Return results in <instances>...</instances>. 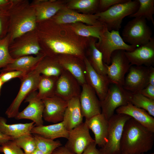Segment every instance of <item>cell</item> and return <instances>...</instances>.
<instances>
[{
	"instance_id": "45",
	"label": "cell",
	"mask_w": 154,
	"mask_h": 154,
	"mask_svg": "<svg viewBox=\"0 0 154 154\" xmlns=\"http://www.w3.org/2000/svg\"><path fill=\"white\" fill-rule=\"evenodd\" d=\"M13 0H0V11H6L11 7Z\"/></svg>"
},
{
	"instance_id": "4",
	"label": "cell",
	"mask_w": 154,
	"mask_h": 154,
	"mask_svg": "<svg viewBox=\"0 0 154 154\" xmlns=\"http://www.w3.org/2000/svg\"><path fill=\"white\" fill-rule=\"evenodd\" d=\"M139 5L137 0H128L125 2L114 5L104 11L95 14L99 17L98 20L109 31H119L121 27L123 19L135 13Z\"/></svg>"
},
{
	"instance_id": "19",
	"label": "cell",
	"mask_w": 154,
	"mask_h": 154,
	"mask_svg": "<svg viewBox=\"0 0 154 154\" xmlns=\"http://www.w3.org/2000/svg\"><path fill=\"white\" fill-rule=\"evenodd\" d=\"M125 54L131 66H153L154 64V38L147 43L136 47Z\"/></svg>"
},
{
	"instance_id": "32",
	"label": "cell",
	"mask_w": 154,
	"mask_h": 154,
	"mask_svg": "<svg viewBox=\"0 0 154 154\" xmlns=\"http://www.w3.org/2000/svg\"><path fill=\"white\" fill-rule=\"evenodd\" d=\"M71 30L78 36L84 38L93 37L101 39L100 35L104 25H90L81 22L67 24Z\"/></svg>"
},
{
	"instance_id": "46",
	"label": "cell",
	"mask_w": 154,
	"mask_h": 154,
	"mask_svg": "<svg viewBox=\"0 0 154 154\" xmlns=\"http://www.w3.org/2000/svg\"><path fill=\"white\" fill-rule=\"evenodd\" d=\"M51 154H75L66 147L62 145L55 149Z\"/></svg>"
},
{
	"instance_id": "37",
	"label": "cell",
	"mask_w": 154,
	"mask_h": 154,
	"mask_svg": "<svg viewBox=\"0 0 154 154\" xmlns=\"http://www.w3.org/2000/svg\"><path fill=\"white\" fill-rule=\"evenodd\" d=\"M10 43V38L8 34L4 38L0 39V68L5 67L15 60L9 52Z\"/></svg>"
},
{
	"instance_id": "36",
	"label": "cell",
	"mask_w": 154,
	"mask_h": 154,
	"mask_svg": "<svg viewBox=\"0 0 154 154\" xmlns=\"http://www.w3.org/2000/svg\"><path fill=\"white\" fill-rule=\"evenodd\" d=\"M37 149L45 154H51L56 148L62 145L59 140L54 141L46 138L40 135L34 134Z\"/></svg>"
},
{
	"instance_id": "22",
	"label": "cell",
	"mask_w": 154,
	"mask_h": 154,
	"mask_svg": "<svg viewBox=\"0 0 154 154\" xmlns=\"http://www.w3.org/2000/svg\"><path fill=\"white\" fill-rule=\"evenodd\" d=\"M64 70L72 74L81 86L86 83V67L84 60L69 54H61L56 57Z\"/></svg>"
},
{
	"instance_id": "51",
	"label": "cell",
	"mask_w": 154,
	"mask_h": 154,
	"mask_svg": "<svg viewBox=\"0 0 154 154\" xmlns=\"http://www.w3.org/2000/svg\"><path fill=\"white\" fill-rule=\"evenodd\" d=\"M145 154V153H141V154ZM154 154V153H149V154Z\"/></svg>"
},
{
	"instance_id": "29",
	"label": "cell",
	"mask_w": 154,
	"mask_h": 154,
	"mask_svg": "<svg viewBox=\"0 0 154 154\" xmlns=\"http://www.w3.org/2000/svg\"><path fill=\"white\" fill-rule=\"evenodd\" d=\"M97 39L93 37L90 38L87 48L88 57H86L92 67L96 72L100 74L107 76L106 68L103 62L102 54L96 46Z\"/></svg>"
},
{
	"instance_id": "34",
	"label": "cell",
	"mask_w": 154,
	"mask_h": 154,
	"mask_svg": "<svg viewBox=\"0 0 154 154\" xmlns=\"http://www.w3.org/2000/svg\"><path fill=\"white\" fill-rule=\"evenodd\" d=\"M99 0H70L67 1L66 7L72 10H77L84 14H93L98 11Z\"/></svg>"
},
{
	"instance_id": "17",
	"label": "cell",
	"mask_w": 154,
	"mask_h": 154,
	"mask_svg": "<svg viewBox=\"0 0 154 154\" xmlns=\"http://www.w3.org/2000/svg\"><path fill=\"white\" fill-rule=\"evenodd\" d=\"M81 87L79 100L83 117L87 119L101 113L100 101L94 90L87 83Z\"/></svg>"
},
{
	"instance_id": "42",
	"label": "cell",
	"mask_w": 154,
	"mask_h": 154,
	"mask_svg": "<svg viewBox=\"0 0 154 154\" xmlns=\"http://www.w3.org/2000/svg\"><path fill=\"white\" fill-rule=\"evenodd\" d=\"M128 1V0H99L98 11L97 13L104 11L114 5L125 2Z\"/></svg>"
},
{
	"instance_id": "9",
	"label": "cell",
	"mask_w": 154,
	"mask_h": 154,
	"mask_svg": "<svg viewBox=\"0 0 154 154\" xmlns=\"http://www.w3.org/2000/svg\"><path fill=\"white\" fill-rule=\"evenodd\" d=\"M9 50L16 59L26 56L37 55L41 52L35 30L27 33L15 39L9 44Z\"/></svg>"
},
{
	"instance_id": "5",
	"label": "cell",
	"mask_w": 154,
	"mask_h": 154,
	"mask_svg": "<svg viewBox=\"0 0 154 154\" xmlns=\"http://www.w3.org/2000/svg\"><path fill=\"white\" fill-rule=\"evenodd\" d=\"M100 37V40L96 42V46L102 54L104 62L108 65L110 63L111 56L114 51L119 50L131 51L137 47L127 44L120 36L119 31H109L104 25Z\"/></svg>"
},
{
	"instance_id": "24",
	"label": "cell",
	"mask_w": 154,
	"mask_h": 154,
	"mask_svg": "<svg viewBox=\"0 0 154 154\" xmlns=\"http://www.w3.org/2000/svg\"><path fill=\"white\" fill-rule=\"evenodd\" d=\"M117 114L126 115L149 130L154 132V118L145 110L137 107L128 102L116 110Z\"/></svg>"
},
{
	"instance_id": "47",
	"label": "cell",
	"mask_w": 154,
	"mask_h": 154,
	"mask_svg": "<svg viewBox=\"0 0 154 154\" xmlns=\"http://www.w3.org/2000/svg\"><path fill=\"white\" fill-rule=\"evenodd\" d=\"M13 139L12 137L3 134L0 131V146L9 141L13 140Z\"/></svg>"
},
{
	"instance_id": "8",
	"label": "cell",
	"mask_w": 154,
	"mask_h": 154,
	"mask_svg": "<svg viewBox=\"0 0 154 154\" xmlns=\"http://www.w3.org/2000/svg\"><path fill=\"white\" fill-rule=\"evenodd\" d=\"M40 75L34 69L21 80V84L19 92L6 111L5 114L8 117L15 118L19 112V108L23 100L31 93L38 90Z\"/></svg>"
},
{
	"instance_id": "38",
	"label": "cell",
	"mask_w": 154,
	"mask_h": 154,
	"mask_svg": "<svg viewBox=\"0 0 154 154\" xmlns=\"http://www.w3.org/2000/svg\"><path fill=\"white\" fill-rule=\"evenodd\" d=\"M13 141L17 146L24 150L25 154H32L37 149L34 138L31 134L22 136L13 139Z\"/></svg>"
},
{
	"instance_id": "11",
	"label": "cell",
	"mask_w": 154,
	"mask_h": 154,
	"mask_svg": "<svg viewBox=\"0 0 154 154\" xmlns=\"http://www.w3.org/2000/svg\"><path fill=\"white\" fill-rule=\"evenodd\" d=\"M67 139L64 146L75 154H81L90 145L95 142L85 122L70 130Z\"/></svg>"
},
{
	"instance_id": "27",
	"label": "cell",
	"mask_w": 154,
	"mask_h": 154,
	"mask_svg": "<svg viewBox=\"0 0 154 154\" xmlns=\"http://www.w3.org/2000/svg\"><path fill=\"white\" fill-rule=\"evenodd\" d=\"M69 131L65 128L62 121L50 125L35 126L32 129L31 133L54 140L61 137L67 139Z\"/></svg>"
},
{
	"instance_id": "39",
	"label": "cell",
	"mask_w": 154,
	"mask_h": 154,
	"mask_svg": "<svg viewBox=\"0 0 154 154\" xmlns=\"http://www.w3.org/2000/svg\"><path fill=\"white\" fill-rule=\"evenodd\" d=\"M0 152L4 154H25L13 140L9 141L1 145Z\"/></svg>"
},
{
	"instance_id": "23",
	"label": "cell",
	"mask_w": 154,
	"mask_h": 154,
	"mask_svg": "<svg viewBox=\"0 0 154 154\" xmlns=\"http://www.w3.org/2000/svg\"><path fill=\"white\" fill-rule=\"evenodd\" d=\"M84 122L94 133L96 145L101 148L103 147L108 141V120L101 113L85 119Z\"/></svg>"
},
{
	"instance_id": "49",
	"label": "cell",
	"mask_w": 154,
	"mask_h": 154,
	"mask_svg": "<svg viewBox=\"0 0 154 154\" xmlns=\"http://www.w3.org/2000/svg\"><path fill=\"white\" fill-rule=\"evenodd\" d=\"M32 154H45L41 151L37 149Z\"/></svg>"
},
{
	"instance_id": "31",
	"label": "cell",
	"mask_w": 154,
	"mask_h": 154,
	"mask_svg": "<svg viewBox=\"0 0 154 154\" xmlns=\"http://www.w3.org/2000/svg\"><path fill=\"white\" fill-rule=\"evenodd\" d=\"M123 92L128 102L145 110L151 116H154V100L146 97L139 92H132L124 88Z\"/></svg>"
},
{
	"instance_id": "12",
	"label": "cell",
	"mask_w": 154,
	"mask_h": 154,
	"mask_svg": "<svg viewBox=\"0 0 154 154\" xmlns=\"http://www.w3.org/2000/svg\"><path fill=\"white\" fill-rule=\"evenodd\" d=\"M111 84L105 98L100 102L101 113L108 120L114 114L117 108L126 105L128 102L123 87Z\"/></svg>"
},
{
	"instance_id": "16",
	"label": "cell",
	"mask_w": 154,
	"mask_h": 154,
	"mask_svg": "<svg viewBox=\"0 0 154 154\" xmlns=\"http://www.w3.org/2000/svg\"><path fill=\"white\" fill-rule=\"evenodd\" d=\"M37 92L35 91L30 94L25 99L28 105L22 111L19 112L15 117L17 119H27L35 123V126L43 125V113L44 105L42 100L37 98Z\"/></svg>"
},
{
	"instance_id": "30",
	"label": "cell",
	"mask_w": 154,
	"mask_h": 154,
	"mask_svg": "<svg viewBox=\"0 0 154 154\" xmlns=\"http://www.w3.org/2000/svg\"><path fill=\"white\" fill-rule=\"evenodd\" d=\"M41 75L58 77L64 71L56 58L44 56L35 68Z\"/></svg>"
},
{
	"instance_id": "13",
	"label": "cell",
	"mask_w": 154,
	"mask_h": 154,
	"mask_svg": "<svg viewBox=\"0 0 154 154\" xmlns=\"http://www.w3.org/2000/svg\"><path fill=\"white\" fill-rule=\"evenodd\" d=\"M150 68L131 66L125 77L123 88L132 92H139L149 84Z\"/></svg>"
},
{
	"instance_id": "25",
	"label": "cell",
	"mask_w": 154,
	"mask_h": 154,
	"mask_svg": "<svg viewBox=\"0 0 154 154\" xmlns=\"http://www.w3.org/2000/svg\"><path fill=\"white\" fill-rule=\"evenodd\" d=\"M83 117L79 97L73 98L68 101L62 121L66 129L70 131L82 123Z\"/></svg>"
},
{
	"instance_id": "18",
	"label": "cell",
	"mask_w": 154,
	"mask_h": 154,
	"mask_svg": "<svg viewBox=\"0 0 154 154\" xmlns=\"http://www.w3.org/2000/svg\"><path fill=\"white\" fill-rule=\"evenodd\" d=\"M42 100L44 105L43 118L46 121L54 123L62 121L67 101L56 95Z\"/></svg>"
},
{
	"instance_id": "43",
	"label": "cell",
	"mask_w": 154,
	"mask_h": 154,
	"mask_svg": "<svg viewBox=\"0 0 154 154\" xmlns=\"http://www.w3.org/2000/svg\"><path fill=\"white\" fill-rule=\"evenodd\" d=\"M139 93L146 97L154 100V86L149 84Z\"/></svg>"
},
{
	"instance_id": "14",
	"label": "cell",
	"mask_w": 154,
	"mask_h": 154,
	"mask_svg": "<svg viewBox=\"0 0 154 154\" xmlns=\"http://www.w3.org/2000/svg\"><path fill=\"white\" fill-rule=\"evenodd\" d=\"M98 17L96 14L80 13L68 8L66 6L51 19L55 23L59 24H68L81 22L90 25H102L98 20Z\"/></svg>"
},
{
	"instance_id": "40",
	"label": "cell",
	"mask_w": 154,
	"mask_h": 154,
	"mask_svg": "<svg viewBox=\"0 0 154 154\" xmlns=\"http://www.w3.org/2000/svg\"><path fill=\"white\" fill-rule=\"evenodd\" d=\"M9 26V16L7 11H0V39L8 34Z\"/></svg>"
},
{
	"instance_id": "10",
	"label": "cell",
	"mask_w": 154,
	"mask_h": 154,
	"mask_svg": "<svg viewBox=\"0 0 154 154\" xmlns=\"http://www.w3.org/2000/svg\"><path fill=\"white\" fill-rule=\"evenodd\" d=\"M125 50H117L112 54L110 63L105 64L106 75L110 84L123 87L125 74L131 66L125 54Z\"/></svg>"
},
{
	"instance_id": "35",
	"label": "cell",
	"mask_w": 154,
	"mask_h": 154,
	"mask_svg": "<svg viewBox=\"0 0 154 154\" xmlns=\"http://www.w3.org/2000/svg\"><path fill=\"white\" fill-rule=\"evenodd\" d=\"M139 3L137 11L129 16L130 18L142 17L151 21L154 25L153 15L154 14V0H137Z\"/></svg>"
},
{
	"instance_id": "52",
	"label": "cell",
	"mask_w": 154,
	"mask_h": 154,
	"mask_svg": "<svg viewBox=\"0 0 154 154\" xmlns=\"http://www.w3.org/2000/svg\"><path fill=\"white\" fill-rule=\"evenodd\" d=\"M100 153H101V154H105L104 153L100 151Z\"/></svg>"
},
{
	"instance_id": "15",
	"label": "cell",
	"mask_w": 154,
	"mask_h": 154,
	"mask_svg": "<svg viewBox=\"0 0 154 154\" xmlns=\"http://www.w3.org/2000/svg\"><path fill=\"white\" fill-rule=\"evenodd\" d=\"M81 86L76 79L64 70L58 78L55 95L68 101L73 98L79 97Z\"/></svg>"
},
{
	"instance_id": "26",
	"label": "cell",
	"mask_w": 154,
	"mask_h": 154,
	"mask_svg": "<svg viewBox=\"0 0 154 154\" xmlns=\"http://www.w3.org/2000/svg\"><path fill=\"white\" fill-rule=\"evenodd\" d=\"M45 55L41 52L33 56L28 55L21 57L15 59L0 70L1 72L13 70H19L28 73L34 69L38 62Z\"/></svg>"
},
{
	"instance_id": "41",
	"label": "cell",
	"mask_w": 154,
	"mask_h": 154,
	"mask_svg": "<svg viewBox=\"0 0 154 154\" xmlns=\"http://www.w3.org/2000/svg\"><path fill=\"white\" fill-rule=\"evenodd\" d=\"M19 70H13L1 72L0 74V78L3 84L11 79L16 78L22 79L27 74Z\"/></svg>"
},
{
	"instance_id": "33",
	"label": "cell",
	"mask_w": 154,
	"mask_h": 154,
	"mask_svg": "<svg viewBox=\"0 0 154 154\" xmlns=\"http://www.w3.org/2000/svg\"><path fill=\"white\" fill-rule=\"evenodd\" d=\"M58 78L41 75L38 86L37 98L42 100L55 96Z\"/></svg>"
},
{
	"instance_id": "2",
	"label": "cell",
	"mask_w": 154,
	"mask_h": 154,
	"mask_svg": "<svg viewBox=\"0 0 154 154\" xmlns=\"http://www.w3.org/2000/svg\"><path fill=\"white\" fill-rule=\"evenodd\" d=\"M154 132L132 118L125 123L120 143L121 154L144 153L152 149Z\"/></svg>"
},
{
	"instance_id": "21",
	"label": "cell",
	"mask_w": 154,
	"mask_h": 154,
	"mask_svg": "<svg viewBox=\"0 0 154 154\" xmlns=\"http://www.w3.org/2000/svg\"><path fill=\"white\" fill-rule=\"evenodd\" d=\"M65 1L57 0H34L30 3L37 23L51 19L66 6Z\"/></svg>"
},
{
	"instance_id": "1",
	"label": "cell",
	"mask_w": 154,
	"mask_h": 154,
	"mask_svg": "<svg viewBox=\"0 0 154 154\" xmlns=\"http://www.w3.org/2000/svg\"><path fill=\"white\" fill-rule=\"evenodd\" d=\"M35 31L41 52L56 58L61 54L73 55L84 60L90 38L74 32L67 24H59L51 19L37 23Z\"/></svg>"
},
{
	"instance_id": "48",
	"label": "cell",
	"mask_w": 154,
	"mask_h": 154,
	"mask_svg": "<svg viewBox=\"0 0 154 154\" xmlns=\"http://www.w3.org/2000/svg\"><path fill=\"white\" fill-rule=\"evenodd\" d=\"M149 79V84L154 86V68L153 66L150 68Z\"/></svg>"
},
{
	"instance_id": "3",
	"label": "cell",
	"mask_w": 154,
	"mask_h": 154,
	"mask_svg": "<svg viewBox=\"0 0 154 154\" xmlns=\"http://www.w3.org/2000/svg\"><path fill=\"white\" fill-rule=\"evenodd\" d=\"M7 11L10 44L23 35L35 30L37 23L34 10L28 0H13L11 6Z\"/></svg>"
},
{
	"instance_id": "7",
	"label": "cell",
	"mask_w": 154,
	"mask_h": 154,
	"mask_svg": "<svg viewBox=\"0 0 154 154\" xmlns=\"http://www.w3.org/2000/svg\"><path fill=\"white\" fill-rule=\"evenodd\" d=\"M131 117L125 114H114L108 120V141L99 150L105 154H121L120 143L124 127Z\"/></svg>"
},
{
	"instance_id": "28",
	"label": "cell",
	"mask_w": 154,
	"mask_h": 154,
	"mask_svg": "<svg viewBox=\"0 0 154 154\" xmlns=\"http://www.w3.org/2000/svg\"><path fill=\"white\" fill-rule=\"evenodd\" d=\"M7 121L6 118L0 116V131L13 139L23 135L31 134V130L35 126L33 121L12 124H7Z\"/></svg>"
},
{
	"instance_id": "50",
	"label": "cell",
	"mask_w": 154,
	"mask_h": 154,
	"mask_svg": "<svg viewBox=\"0 0 154 154\" xmlns=\"http://www.w3.org/2000/svg\"><path fill=\"white\" fill-rule=\"evenodd\" d=\"M4 84L3 83L2 80H1L0 78V96L1 95V89L2 88V86Z\"/></svg>"
},
{
	"instance_id": "6",
	"label": "cell",
	"mask_w": 154,
	"mask_h": 154,
	"mask_svg": "<svg viewBox=\"0 0 154 154\" xmlns=\"http://www.w3.org/2000/svg\"><path fill=\"white\" fill-rule=\"evenodd\" d=\"M152 34L145 19L134 18L124 27L122 38L125 43L138 47L148 43L152 37Z\"/></svg>"
},
{
	"instance_id": "20",
	"label": "cell",
	"mask_w": 154,
	"mask_h": 154,
	"mask_svg": "<svg viewBox=\"0 0 154 154\" xmlns=\"http://www.w3.org/2000/svg\"><path fill=\"white\" fill-rule=\"evenodd\" d=\"M84 60L86 67V83L94 90L101 102L105 98L110 83L107 76L100 74L94 70L86 56Z\"/></svg>"
},
{
	"instance_id": "44",
	"label": "cell",
	"mask_w": 154,
	"mask_h": 154,
	"mask_svg": "<svg viewBox=\"0 0 154 154\" xmlns=\"http://www.w3.org/2000/svg\"><path fill=\"white\" fill-rule=\"evenodd\" d=\"M95 142L90 145L81 154H101L99 150L96 147Z\"/></svg>"
}]
</instances>
